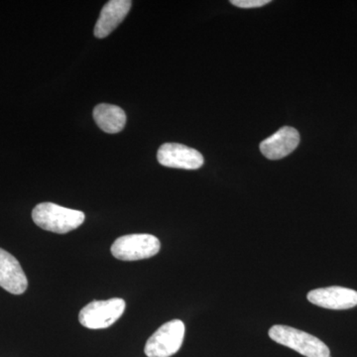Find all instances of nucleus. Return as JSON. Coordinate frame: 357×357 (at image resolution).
<instances>
[{
    "label": "nucleus",
    "mask_w": 357,
    "mask_h": 357,
    "mask_svg": "<svg viewBox=\"0 0 357 357\" xmlns=\"http://www.w3.org/2000/svg\"><path fill=\"white\" fill-rule=\"evenodd\" d=\"M33 222L42 229L65 234L81 227L86 215L83 211L64 208L53 203L37 204L32 211Z\"/></svg>",
    "instance_id": "obj_1"
},
{
    "label": "nucleus",
    "mask_w": 357,
    "mask_h": 357,
    "mask_svg": "<svg viewBox=\"0 0 357 357\" xmlns=\"http://www.w3.org/2000/svg\"><path fill=\"white\" fill-rule=\"evenodd\" d=\"M0 287L7 292L20 295L28 287L27 277L18 260L0 248Z\"/></svg>",
    "instance_id": "obj_9"
},
{
    "label": "nucleus",
    "mask_w": 357,
    "mask_h": 357,
    "mask_svg": "<svg viewBox=\"0 0 357 357\" xmlns=\"http://www.w3.org/2000/svg\"><path fill=\"white\" fill-rule=\"evenodd\" d=\"M299 143V132L290 126H284L260 143V151L267 159L279 160L292 153Z\"/></svg>",
    "instance_id": "obj_8"
},
{
    "label": "nucleus",
    "mask_w": 357,
    "mask_h": 357,
    "mask_svg": "<svg viewBox=\"0 0 357 357\" xmlns=\"http://www.w3.org/2000/svg\"><path fill=\"white\" fill-rule=\"evenodd\" d=\"M309 302L330 310H347L357 306V291L333 286L319 288L307 293Z\"/></svg>",
    "instance_id": "obj_7"
},
{
    "label": "nucleus",
    "mask_w": 357,
    "mask_h": 357,
    "mask_svg": "<svg viewBox=\"0 0 357 357\" xmlns=\"http://www.w3.org/2000/svg\"><path fill=\"white\" fill-rule=\"evenodd\" d=\"M126 301L114 298L107 301H95L82 309L79 321L89 330H102L114 325L126 310Z\"/></svg>",
    "instance_id": "obj_4"
},
{
    "label": "nucleus",
    "mask_w": 357,
    "mask_h": 357,
    "mask_svg": "<svg viewBox=\"0 0 357 357\" xmlns=\"http://www.w3.org/2000/svg\"><path fill=\"white\" fill-rule=\"evenodd\" d=\"M131 6L132 2L130 0H112L107 2L103 6L95 26V36L100 39L109 36L128 16Z\"/></svg>",
    "instance_id": "obj_10"
},
{
    "label": "nucleus",
    "mask_w": 357,
    "mask_h": 357,
    "mask_svg": "<svg viewBox=\"0 0 357 357\" xmlns=\"http://www.w3.org/2000/svg\"><path fill=\"white\" fill-rule=\"evenodd\" d=\"M277 344L287 347L306 357H331L325 342L310 333L288 326L275 325L268 332Z\"/></svg>",
    "instance_id": "obj_2"
},
{
    "label": "nucleus",
    "mask_w": 357,
    "mask_h": 357,
    "mask_svg": "<svg viewBox=\"0 0 357 357\" xmlns=\"http://www.w3.org/2000/svg\"><path fill=\"white\" fill-rule=\"evenodd\" d=\"M157 159L161 165L169 168L197 170L204 165L203 155L185 145L165 143L159 148Z\"/></svg>",
    "instance_id": "obj_6"
},
{
    "label": "nucleus",
    "mask_w": 357,
    "mask_h": 357,
    "mask_svg": "<svg viewBox=\"0 0 357 357\" xmlns=\"http://www.w3.org/2000/svg\"><path fill=\"white\" fill-rule=\"evenodd\" d=\"M93 119L102 131L114 134L121 132L126 126L128 119L126 112L121 107L102 103L96 105L93 109Z\"/></svg>",
    "instance_id": "obj_11"
},
{
    "label": "nucleus",
    "mask_w": 357,
    "mask_h": 357,
    "mask_svg": "<svg viewBox=\"0 0 357 357\" xmlns=\"http://www.w3.org/2000/svg\"><path fill=\"white\" fill-rule=\"evenodd\" d=\"M185 325L173 319L160 326L147 340L145 354L148 357H170L177 354L184 342Z\"/></svg>",
    "instance_id": "obj_5"
},
{
    "label": "nucleus",
    "mask_w": 357,
    "mask_h": 357,
    "mask_svg": "<svg viewBox=\"0 0 357 357\" xmlns=\"http://www.w3.org/2000/svg\"><path fill=\"white\" fill-rule=\"evenodd\" d=\"M161 243L152 234H128L117 238L112 246V253L122 261H136L153 257L159 252Z\"/></svg>",
    "instance_id": "obj_3"
},
{
    "label": "nucleus",
    "mask_w": 357,
    "mask_h": 357,
    "mask_svg": "<svg viewBox=\"0 0 357 357\" xmlns=\"http://www.w3.org/2000/svg\"><path fill=\"white\" fill-rule=\"evenodd\" d=\"M269 0H231L230 3L241 8H258L269 3Z\"/></svg>",
    "instance_id": "obj_12"
}]
</instances>
